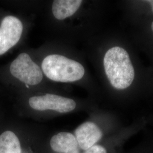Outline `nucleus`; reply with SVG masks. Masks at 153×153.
Wrapping results in <instances>:
<instances>
[{"label": "nucleus", "mask_w": 153, "mask_h": 153, "mask_svg": "<svg viewBox=\"0 0 153 153\" xmlns=\"http://www.w3.org/2000/svg\"><path fill=\"white\" fill-rule=\"evenodd\" d=\"M104 71L110 83L117 90L129 88L134 79V69L128 53L123 48L114 47L104 55Z\"/></svg>", "instance_id": "obj_1"}, {"label": "nucleus", "mask_w": 153, "mask_h": 153, "mask_svg": "<svg viewBox=\"0 0 153 153\" xmlns=\"http://www.w3.org/2000/svg\"><path fill=\"white\" fill-rule=\"evenodd\" d=\"M44 74L56 82H71L81 79L85 74L83 66L76 61L60 55H51L42 64Z\"/></svg>", "instance_id": "obj_2"}, {"label": "nucleus", "mask_w": 153, "mask_h": 153, "mask_svg": "<svg viewBox=\"0 0 153 153\" xmlns=\"http://www.w3.org/2000/svg\"><path fill=\"white\" fill-rule=\"evenodd\" d=\"M11 74L28 85H36L43 79V72L40 68L26 53H22L11 63Z\"/></svg>", "instance_id": "obj_3"}, {"label": "nucleus", "mask_w": 153, "mask_h": 153, "mask_svg": "<svg viewBox=\"0 0 153 153\" xmlns=\"http://www.w3.org/2000/svg\"><path fill=\"white\" fill-rule=\"evenodd\" d=\"M29 104L35 110H53L61 114L69 112L76 107L74 100L52 94L33 97L29 99Z\"/></svg>", "instance_id": "obj_4"}, {"label": "nucleus", "mask_w": 153, "mask_h": 153, "mask_svg": "<svg viewBox=\"0 0 153 153\" xmlns=\"http://www.w3.org/2000/svg\"><path fill=\"white\" fill-rule=\"evenodd\" d=\"M22 23L16 16H5L0 26V55H4L19 42L23 32Z\"/></svg>", "instance_id": "obj_5"}, {"label": "nucleus", "mask_w": 153, "mask_h": 153, "mask_svg": "<svg viewBox=\"0 0 153 153\" xmlns=\"http://www.w3.org/2000/svg\"><path fill=\"white\" fill-rule=\"evenodd\" d=\"M75 137L79 148L85 151L97 144L104 136L103 129L93 121H86L77 127Z\"/></svg>", "instance_id": "obj_6"}, {"label": "nucleus", "mask_w": 153, "mask_h": 153, "mask_svg": "<svg viewBox=\"0 0 153 153\" xmlns=\"http://www.w3.org/2000/svg\"><path fill=\"white\" fill-rule=\"evenodd\" d=\"M139 129V128L135 126L120 130L112 138L109 140L107 145L97 143L83 153H122L123 152V148L126 142L135 134Z\"/></svg>", "instance_id": "obj_7"}, {"label": "nucleus", "mask_w": 153, "mask_h": 153, "mask_svg": "<svg viewBox=\"0 0 153 153\" xmlns=\"http://www.w3.org/2000/svg\"><path fill=\"white\" fill-rule=\"evenodd\" d=\"M52 149L59 153H79V146L74 135L68 132H60L52 137Z\"/></svg>", "instance_id": "obj_8"}, {"label": "nucleus", "mask_w": 153, "mask_h": 153, "mask_svg": "<svg viewBox=\"0 0 153 153\" xmlns=\"http://www.w3.org/2000/svg\"><path fill=\"white\" fill-rule=\"evenodd\" d=\"M81 0H55L52 4V13L58 20L72 16L82 4Z\"/></svg>", "instance_id": "obj_9"}, {"label": "nucleus", "mask_w": 153, "mask_h": 153, "mask_svg": "<svg viewBox=\"0 0 153 153\" xmlns=\"http://www.w3.org/2000/svg\"><path fill=\"white\" fill-rule=\"evenodd\" d=\"M21 146L16 134L7 131L0 135V153H21Z\"/></svg>", "instance_id": "obj_10"}, {"label": "nucleus", "mask_w": 153, "mask_h": 153, "mask_svg": "<svg viewBox=\"0 0 153 153\" xmlns=\"http://www.w3.org/2000/svg\"><path fill=\"white\" fill-rule=\"evenodd\" d=\"M122 153H153V143L142 144L129 152Z\"/></svg>", "instance_id": "obj_11"}, {"label": "nucleus", "mask_w": 153, "mask_h": 153, "mask_svg": "<svg viewBox=\"0 0 153 153\" xmlns=\"http://www.w3.org/2000/svg\"><path fill=\"white\" fill-rule=\"evenodd\" d=\"M145 2H148L150 5H151V7L152 9V11L153 12V0H149V1H146Z\"/></svg>", "instance_id": "obj_12"}, {"label": "nucleus", "mask_w": 153, "mask_h": 153, "mask_svg": "<svg viewBox=\"0 0 153 153\" xmlns=\"http://www.w3.org/2000/svg\"><path fill=\"white\" fill-rule=\"evenodd\" d=\"M152 31H153V22L152 24Z\"/></svg>", "instance_id": "obj_13"}, {"label": "nucleus", "mask_w": 153, "mask_h": 153, "mask_svg": "<svg viewBox=\"0 0 153 153\" xmlns=\"http://www.w3.org/2000/svg\"><path fill=\"white\" fill-rule=\"evenodd\" d=\"M26 86L27 88H28V87H29V85H26Z\"/></svg>", "instance_id": "obj_14"}]
</instances>
